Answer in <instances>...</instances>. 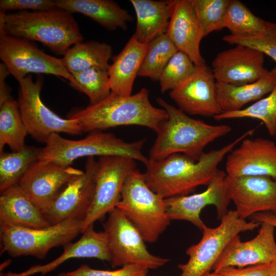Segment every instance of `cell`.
I'll return each instance as SVG.
<instances>
[{
	"label": "cell",
	"mask_w": 276,
	"mask_h": 276,
	"mask_svg": "<svg viewBox=\"0 0 276 276\" xmlns=\"http://www.w3.org/2000/svg\"><path fill=\"white\" fill-rule=\"evenodd\" d=\"M275 136L276 137V134H275Z\"/></svg>",
	"instance_id": "46"
},
{
	"label": "cell",
	"mask_w": 276,
	"mask_h": 276,
	"mask_svg": "<svg viewBox=\"0 0 276 276\" xmlns=\"http://www.w3.org/2000/svg\"><path fill=\"white\" fill-rule=\"evenodd\" d=\"M83 225V221L74 219L40 228L0 223L1 253L44 259L52 248L70 244L82 233Z\"/></svg>",
	"instance_id": "7"
},
{
	"label": "cell",
	"mask_w": 276,
	"mask_h": 276,
	"mask_svg": "<svg viewBox=\"0 0 276 276\" xmlns=\"http://www.w3.org/2000/svg\"><path fill=\"white\" fill-rule=\"evenodd\" d=\"M203 37L224 28L229 0H191Z\"/></svg>",
	"instance_id": "35"
},
{
	"label": "cell",
	"mask_w": 276,
	"mask_h": 276,
	"mask_svg": "<svg viewBox=\"0 0 276 276\" xmlns=\"http://www.w3.org/2000/svg\"><path fill=\"white\" fill-rule=\"evenodd\" d=\"M276 86V77L268 72L258 80L241 85L216 82L215 89L222 112L239 110L246 104L258 101Z\"/></svg>",
	"instance_id": "27"
},
{
	"label": "cell",
	"mask_w": 276,
	"mask_h": 276,
	"mask_svg": "<svg viewBox=\"0 0 276 276\" xmlns=\"http://www.w3.org/2000/svg\"><path fill=\"white\" fill-rule=\"evenodd\" d=\"M135 12L134 33L141 43L148 44L166 33L171 15V1L130 0Z\"/></svg>",
	"instance_id": "26"
},
{
	"label": "cell",
	"mask_w": 276,
	"mask_h": 276,
	"mask_svg": "<svg viewBox=\"0 0 276 276\" xmlns=\"http://www.w3.org/2000/svg\"><path fill=\"white\" fill-rule=\"evenodd\" d=\"M236 45L220 52L213 59L211 70L216 82L241 85L253 83L268 72L264 66L262 52Z\"/></svg>",
	"instance_id": "18"
},
{
	"label": "cell",
	"mask_w": 276,
	"mask_h": 276,
	"mask_svg": "<svg viewBox=\"0 0 276 276\" xmlns=\"http://www.w3.org/2000/svg\"><path fill=\"white\" fill-rule=\"evenodd\" d=\"M225 181L239 218L245 220L261 212L276 214V180L267 176L226 175Z\"/></svg>",
	"instance_id": "16"
},
{
	"label": "cell",
	"mask_w": 276,
	"mask_h": 276,
	"mask_svg": "<svg viewBox=\"0 0 276 276\" xmlns=\"http://www.w3.org/2000/svg\"><path fill=\"white\" fill-rule=\"evenodd\" d=\"M103 227L112 268L137 265L154 269L169 262L168 259L153 255L148 250L142 235L117 208L108 213Z\"/></svg>",
	"instance_id": "10"
},
{
	"label": "cell",
	"mask_w": 276,
	"mask_h": 276,
	"mask_svg": "<svg viewBox=\"0 0 276 276\" xmlns=\"http://www.w3.org/2000/svg\"><path fill=\"white\" fill-rule=\"evenodd\" d=\"M148 270L137 265H125L114 270H103L93 269L84 264L66 273L68 276H148Z\"/></svg>",
	"instance_id": "38"
},
{
	"label": "cell",
	"mask_w": 276,
	"mask_h": 276,
	"mask_svg": "<svg viewBox=\"0 0 276 276\" xmlns=\"http://www.w3.org/2000/svg\"><path fill=\"white\" fill-rule=\"evenodd\" d=\"M171 4L166 33L177 50L186 54L196 67L205 64L200 50L203 33L191 0H173Z\"/></svg>",
	"instance_id": "21"
},
{
	"label": "cell",
	"mask_w": 276,
	"mask_h": 276,
	"mask_svg": "<svg viewBox=\"0 0 276 276\" xmlns=\"http://www.w3.org/2000/svg\"><path fill=\"white\" fill-rule=\"evenodd\" d=\"M28 134L22 119L17 101L12 99L0 105V153L5 145L12 151H17L26 145Z\"/></svg>",
	"instance_id": "29"
},
{
	"label": "cell",
	"mask_w": 276,
	"mask_h": 276,
	"mask_svg": "<svg viewBox=\"0 0 276 276\" xmlns=\"http://www.w3.org/2000/svg\"><path fill=\"white\" fill-rule=\"evenodd\" d=\"M56 276H68V275H67V273H65V272H61V273L58 274Z\"/></svg>",
	"instance_id": "45"
},
{
	"label": "cell",
	"mask_w": 276,
	"mask_h": 276,
	"mask_svg": "<svg viewBox=\"0 0 276 276\" xmlns=\"http://www.w3.org/2000/svg\"><path fill=\"white\" fill-rule=\"evenodd\" d=\"M255 131L249 129L223 147L204 152L198 160L182 153L157 160L149 159L143 173L145 181L164 198L187 195L199 186L209 185L218 174V166L224 156Z\"/></svg>",
	"instance_id": "1"
},
{
	"label": "cell",
	"mask_w": 276,
	"mask_h": 276,
	"mask_svg": "<svg viewBox=\"0 0 276 276\" xmlns=\"http://www.w3.org/2000/svg\"><path fill=\"white\" fill-rule=\"evenodd\" d=\"M68 118L76 119L83 132L129 125L146 127L156 132L168 114L162 108L152 105L148 90L143 88L128 96L111 91L101 101L76 110Z\"/></svg>",
	"instance_id": "2"
},
{
	"label": "cell",
	"mask_w": 276,
	"mask_h": 276,
	"mask_svg": "<svg viewBox=\"0 0 276 276\" xmlns=\"http://www.w3.org/2000/svg\"><path fill=\"white\" fill-rule=\"evenodd\" d=\"M270 264L256 265L245 268L227 267L218 272L223 276H269Z\"/></svg>",
	"instance_id": "40"
},
{
	"label": "cell",
	"mask_w": 276,
	"mask_h": 276,
	"mask_svg": "<svg viewBox=\"0 0 276 276\" xmlns=\"http://www.w3.org/2000/svg\"><path fill=\"white\" fill-rule=\"evenodd\" d=\"M258 119L265 125L269 134H276V86L264 98L245 108L231 112H222L213 118L216 121L238 118Z\"/></svg>",
	"instance_id": "33"
},
{
	"label": "cell",
	"mask_w": 276,
	"mask_h": 276,
	"mask_svg": "<svg viewBox=\"0 0 276 276\" xmlns=\"http://www.w3.org/2000/svg\"><path fill=\"white\" fill-rule=\"evenodd\" d=\"M215 227L205 225L199 242L186 250L188 261L180 264L179 276H202L210 272L219 256L229 241L239 233L251 231L261 223L254 220L247 221L239 218L235 210H229L220 220Z\"/></svg>",
	"instance_id": "8"
},
{
	"label": "cell",
	"mask_w": 276,
	"mask_h": 276,
	"mask_svg": "<svg viewBox=\"0 0 276 276\" xmlns=\"http://www.w3.org/2000/svg\"><path fill=\"white\" fill-rule=\"evenodd\" d=\"M215 79L206 63L197 67L195 74L170 91V97L186 114L213 117L222 112L216 98Z\"/></svg>",
	"instance_id": "20"
},
{
	"label": "cell",
	"mask_w": 276,
	"mask_h": 276,
	"mask_svg": "<svg viewBox=\"0 0 276 276\" xmlns=\"http://www.w3.org/2000/svg\"><path fill=\"white\" fill-rule=\"evenodd\" d=\"M267 21L256 16L242 2L229 0L224 27L231 35L238 37H250L262 34Z\"/></svg>",
	"instance_id": "31"
},
{
	"label": "cell",
	"mask_w": 276,
	"mask_h": 276,
	"mask_svg": "<svg viewBox=\"0 0 276 276\" xmlns=\"http://www.w3.org/2000/svg\"><path fill=\"white\" fill-rule=\"evenodd\" d=\"M57 8L55 1L52 0H1L0 11L16 10L46 11Z\"/></svg>",
	"instance_id": "39"
},
{
	"label": "cell",
	"mask_w": 276,
	"mask_h": 276,
	"mask_svg": "<svg viewBox=\"0 0 276 276\" xmlns=\"http://www.w3.org/2000/svg\"><path fill=\"white\" fill-rule=\"evenodd\" d=\"M222 39L232 44H242L255 49L271 58L275 64L270 73L276 77V23L267 21V28L261 34L250 37H238L231 34Z\"/></svg>",
	"instance_id": "37"
},
{
	"label": "cell",
	"mask_w": 276,
	"mask_h": 276,
	"mask_svg": "<svg viewBox=\"0 0 276 276\" xmlns=\"http://www.w3.org/2000/svg\"><path fill=\"white\" fill-rule=\"evenodd\" d=\"M62 254L52 262L43 265H38L20 273L8 272L7 276H30L38 273L42 275L51 272L67 260L73 258H96L110 261L108 242L105 233L97 232L94 224L88 226L76 242L64 246Z\"/></svg>",
	"instance_id": "22"
},
{
	"label": "cell",
	"mask_w": 276,
	"mask_h": 276,
	"mask_svg": "<svg viewBox=\"0 0 276 276\" xmlns=\"http://www.w3.org/2000/svg\"><path fill=\"white\" fill-rule=\"evenodd\" d=\"M112 53L111 47L105 42L81 41L71 47L61 60L71 75L94 67L108 70Z\"/></svg>",
	"instance_id": "28"
},
{
	"label": "cell",
	"mask_w": 276,
	"mask_h": 276,
	"mask_svg": "<svg viewBox=\"0 0 276 276\" xmlns=\"http://www.w3.org/2000/svg\"><path fill=\"white\" fill-rule=\"evenodd\" d=\"M148 44L140 42L133 34L122 51L112 57L108 70L111 91L122 96L131 95Z\"/></svg>",
	"instance_id": "23"
},
{
	"label": "cell",
	"mask_w": 276,
	"mask_h": 276,
	"mask_svg": "<svg viewBox=\"0 0 276 276\" xmlns=\"http://www.w3.org/2000/svg\"><path fill=\"white\" fill-rule=\"evenodd\" d=\"M8 35L40 42L57 55H63L83 41L72 13L58 8L46 11H0V35Z\"/></svg>",
	"instance_id": "4"
},
{
	"label": "cell",
	"mask_w": 276,
	"mask_h": 276,
	"mask_svg": "<svg viewBox=\"0 0 276 276\" xmlns=\"http://www.w3.org/2000/svg\"><path fill=\"white\" fill-rule=\"evenodd\" d=\"M156 101L166 111L168 118L156 132V140L149 151L150 160L182 153L198 160L208 145L232 130L228 125H211L192 118L162 98Z\"/></svg>",
	"instance_id": "3"
},
{
	"label": "cell",
	"mask_w": 276,
	"mask_h": 276,
	"mask_svg": "<svg viewBox=\"0 0 276 276\" xmlns=\"http://www.w3.org/2000/svg\"><path fill=\"white\" fill-rule=\"evenodd\" d=\"M0 223L34 228L51 225L42 210L25 194L18 184L1 192Z\"/></svg>",
	"instance_id": "24"
},
{
	"label": "cell",
	"mask_w": 276,
	"mask_h": 276,
	"mask_svg": "<svg viewBox=\"0 0 276 276\" xmlns=\"http://www.w3.org/2000/svg\"><path fill=\"white\" fill-rule=\"evenodd\" d=\"M57 8L87 16L109 30H126L132 17L127 10L110 0H55Z\"/></svg>",
	"instance_id": "25"
},
{
	"label": "cell",
	"mask_w": 276,
	"mask_h": 276,
	"mask_svg": "<svg viewBox=\"0 0 276 276\" xmlns=\"http://www.w3.org/2000/svg\"><path fill=\"white\" fill-rule=\"evenodd\" d=\"M225 170L230 177L267 176L276 180V144L263 137L245 138L227 154Z\"/></svg>",
	"instance_id": "19"
},
{
	"label": "cell",
	"mask_w": 276,
	"mask_h": 276,
	"mask_svg": "<svg viewBox=\"0 0 276 276\" xmlns=\"http://www.w3.org/2000/svg\"><path fill=\"white\" fill-rule=\"evenodd\" d=\"M98 165L94 157H88L83 173L68 183L42 211L51 225L68 219L84 220L94 196Z\"/></svg>",
	"instance_id": "13"
},
{
	"label": "cell",
	"mask_w": 276,
	"mask_h": 276,
	"mask_svg": "<svg viewBox=\"0 0 276 276\" xmlns=\"http://www.w3.org/2000/svg\"><path fill=\"white\" fill-rule=\"evenodd\" d=\"M251 220L261 223L266 222L276 227V214L269 212H261L254 214L250 217Z\"/></svg>",
	"instance_id": "42"
},
{
	"label": "cell",
	"mask_w": 276,
	"mask_h": 276,
	"mask_svg": "<svg viewBox=\"0 0 276 276\" xmlns=\"http://www.w3.org/2000/svg\"><path fill=\"white\" fill-rule=\"evenodd\" d=\"M178 51L166 33L148 44L138 76L158 81L166 65Z\"/></svg>",
	"instance_id": "32"
},
{
	"label": "cell",
	"mask_w": 276,
	"mask_h": 276,
	"mask_svg": "<svg viewBox=\"0 0 276 276\" xmlns=\"http://www.w3.org/2000/svg\"><path fill=\"white\" fill-rule=\"evenodd\" d=\"M72 75L75 82L73 86L87 96L90 105L101 101L111 91L107 70L94 67Z\"/></svg>",
	"instance_id": "34"
},
{
	"label": "cell",
	"mask_w": 276,
	"mask_h": 276,
	"mask_svg": "<svg viewBox=\"0 0 276 276\" xmlns=\"http://www.w3.org/2000/svg\"><path fill=\"white\" fill-rule=\"evenodd\" d=\"M226 174L219 170L205 190L190 195H182L165 199L166 211L170 220L188 221L202 231L206 225L200 218V213L206 205L216 208L220 220L228 211L231 201L225 178Z\"/></svg>",
	"instance_id": "15"
},
{
	"label": "cell",
	"mask_w": 276,
	"mask_h": 276,
	"mask_svg": "<svg viewBox=\"0 0 276 276\" xmlns=\"http://www.w3.org/2000/svg\"><path fill=\"white\" fill-rule=\"evenodd\" d=\"M197 71V67L184 53L178 51L164 69L159 79L160 91L164 93L177 88Z\"/></svg>",
	"instance_id": "36"
},
{
	"label": "cell",
	"mask_w": 276,
	"mask_h": 276,
	"mask_svg": "<svg viewBox=\"0 0 276 276\" xmlns=\"http://www.w3.org/2000/svg\"><path fill=\"white\" fill-rule=\"evenodd\" d=\"M164 198L147 185L144 174L133 170L123 185L117 208L146 242L157 240L170 224Z\"/></svg>",
	"instance_id": "6"
},
{
	"label": "cell",
	"mask_w": 276,
	"mask_h": 276,
	"mask_svg": "<svg viewBox=\"0 0 276 276\" xmlns=\"http://www.w3.org/2000/svg\"><path fill=\"white\" fill-rule=\"evenodd\" d=\"M41 149L26 146L19 151L0 153L1 192L18 183L30 165L38 160Z\"/></svg>",
	"instance_id": "30"
},
{
	"label": "cell",
	"mask_w": 276,
	"mask_h": 276,
	"mask_svg": "<svg viewBox=\"0 0 276 276\" xmlns=\"http://www.w3.org/2000/svg\"><path fill=\"white\" fill-rule=\"evenodd\" d=\"M145 142V139L127 142L111 133L101 131H92L78 140L54 133L42 148L38 160L71 166L75 159L82 157L116 156L130 158L146 165L149 159L142 152Z\"/></svg>",
	"instance_id": "5"
},
{
	"label": "cell",
	"mask_w": 276,
	"mask_h": 276,
	"mask_svg": "<svg viewBox=\"0 0 276 276\" xmlns=\"http://www.w3.org/2000/svg\"><path fill=\"white\" fill-rule=\"evenodd\" d=\"M135 161L123 156L100 157L98 161L94 196L83 220L82 233L88 226L94 224L95 222L116 208L127 176L136 169Z\"/></svg>",
	"instance_id": "12"
},
{
	"label": "cell",
	"mask_w": 276,
	"mask_h": 276,
	"mask_svg": "<svg viewBox=\"0 0 276 276\" xmlns=\"http://www.w3.org/2000/svg\"><path fill=\"white\" fill-rule=\"evenodd\" d=\"M10 74L6 66L3 63L0 64V105L11 99L10 88L5 82V79Z\"/></svg>",
	"instance_id": "41"
},
{
	"label": "cell",
	"mask_w": 276,
	"mask_h": 276,
	"mask_svg": "<svg viewBox=\"0 0 276 276\" xmlns=\"http://www.w3.org/2000/svg\"><path fill=\"white\" fill-rule=\"evenodd\" d=\"M269 276H276V259L270 264Z\"/></svg>",
	"instance_id": "43"
},
{
	"label": "cell",
	"mask_w": 276,
	"mask_h": 276,
	"mask_svg": "<svg viewBox=\"0 0 276 276\" xmlns=\"http://www.w3.org/2000/svg\"><path fill=\"white\" fill-rule=\"evenodd\" d=\"M18 82L17 101L28 134L38 142L46 144L54 133L77 135L83 133L76 119L62 118L43 103L40 98L42 78L34 82L32 76L28 75Z\"/></svg>",
	"instance_id": "9"
},
{
	"label": "cell",
	"mask_w": 276,
	"mask_h": 276,
	"mask_svg": "<svg viewBox=\"0 0 276 276\" xmlns=\"http://www.w3.org/2000/svg\"><path fill=\"white\" fill-rule=\"evenodd\" d=\"M0 58L18 82L30 73H37L61 77L69 80L72 86L75 84L61 58L47 54L28 40L0 35Z\"/></svg>",
	"instance_id": "11"
},
{
	"label": "cell",
	"mask_w": 276,
	"mask_h": 276,
	"mask_svg": "<svg viewBox=\"0 0 276 276\" xmlns=\"http://www.w3.org/2000/svg\"><path fill=\"white\" fill-rule=\"evenodd\" d=\"M258 234L247 241H241L238 235L227 244L214 264L212 270L218 272L227 267H244L270 264L276 259L275 227L261 223Z\"/></svg>",
	"instance_id": "17"
},
{
	"label": "cell",
	"mask_w": 276,
	"mask_h": 276,
	"mask_svg": "<svg viewBox=\"0 0 276 276\" xmlns=\"http://www.w3.org/2000/svg\"><path fill=\"white\" fill-rule=\"evenodd\" d=\"M83 172L71 166L53 161L37 160L30 165L17 184L43 211L57 197L62 186Z\"/></svg>",
	"instance_id": "14"
},
{
	"label": "cell",
	"mask_w": 276,
	"mask_h": 276,
	"mask_svg": "<svg viewBox=\"0 0 276 276\" xmlns=\"http://www.w3.org/2000/svg\"><path fill=\"white\" fill-rule=\"evenodd\" d=\"M202 276H223L221 273H220L218 272H215L213 271V272L211 273L209 272L208 273H206Z\"/></svg>",
	"instance_id": "44"
}]
</instances>
